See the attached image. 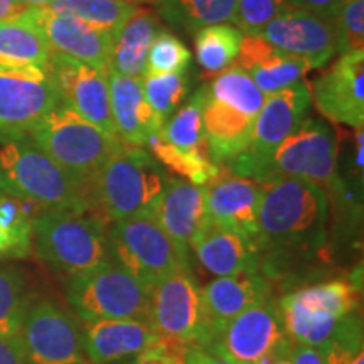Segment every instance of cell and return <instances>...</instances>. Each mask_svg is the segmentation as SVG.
I'll return each instance as SVG.
<instances>
[{
  "instance_id": "22",
  "label": "cell",
  "mask_w": 364,
  "mask_h": 364,
  "mask_svg": "<svg viewBox=\"0 0 364 364\" xmlns=\"http://www.w3.org/2000/svg\"><path fill=\"white\" fill-rule=\"evenodd\" d=\"M80 326L90 364H120L162 344L142 317L102 318Z\"/></svg>"
},
{
  "instance_id": "6",
  "label": "cell",
  "mask_w": 364,
  "mask_h": 364,
  "mask_svg": "<svg viewBox=\"0 0 364 364\" xmlns=\"http://www.w3.org/2000/svg\"><path fill=\"white\" fill-rule=\"evenodd\" d=\"M356 280L331 279L289 289L279 299L282 324L294 344L324 351L343 322L359 311Z\"/></svg>"
},
{
  "instance_id": "5",
  "label": "cell",
  "mask_w": 364,
  "mask_h": 364,
  "mask_svg": "<svg viewBox=\"0 0 364 364\" xmlns=\"http://www.w3.org/2000/svg\"><path fill=\"white\" fill-rule=\"evenodd\" d=\"M27 136L90 196L98 171L124 144L118 136L85 120L63 97Z\"/></svg>"
},
{
  "instance_id": "1",
  "label": "cell",
  "mask_w": 364,
  "mask_h": 364,
  "mask_svg": "<svg viewBox=\"0 0 364 364\" xmlns=\"http://www.w3.org/2000/svg\"><path fill=\"white\" fill-rule=\"evenodd\" d=\"M262 186L255 245L260 253V272L273 284L316 255H324L329 240V198L321 186L295 177Z\"/></svg>"
},
{
  "instance_id": "36",
  "label": "cell",
  "mask_w": 364,
  "mask_h": 364,
  "mask_svg": "<svg viewBox=\"0 0 364 364\" xmlns=\"http://www.w3.org/2000/svg\"><path fill=\"white\" fill-rule=\"evenodd\" d=\"M142 88L145 100L164 125L188 97L191 78L188 71L142 76Z\"/></svg>"
},
{
  "instance_id": "10",
  "label": "cell",
  "mask_w": 364,
  "mask_h": 364,
  "mask_svg": "<svg viewBox=\"0 0 364 364\" xmlns=\"http://www.w3.org/2000/svg\"><path fill=\"white\" fill-rule=\"evenodd\" d=\"M201 321V287L193 268L182 267L150 287L147 322L169 348L182 353L198 346Z\"/></svg>"
},
{
  "instance_id": "23",
  "label": "cell",
  "mask_w": 364,
  "mask_h": 364,
  "mask_svg": "<svg viewBox=\"0 0 364 364\" xmlns=\"http://www.w3.org/2000/svg\"><path fill=\"white\" fill-rule=\"evenodd\" d=\"M107 81L117 136L127 145L145 147L150 136L162 129V124L145 100L142 80L110 70Z\"/></svg>"
},
{
  "instance_id": "45",
  "label": "cell",
  "mask_w": 364,
  "mask_h": 364,
  "mask_svg": "<svg viewBox=\"0 0 364 364\" xmlns=\"http://www.w3.org/2000/svg\"><path fill=\"white\" fill-rule=\"evenodd\" d=\"M292 364H326V361L324 354H322V351H318V349L294 344Z\"/></svg>"
},
{
  "instance_id": "7",
  "label": "cell",
  "mask_w": 364,
  "mask_h": 364,
  "mask_svg": "<svg viewBox=\"0 0 364 364\" xmlns=\"http://www.w3.org/2000/svg\"><path fill=\"white\" fill-rule=\"evenodd\" d=\"M338 134L322 118H306L294 134L277 145L257 167L252 181L295 177L329 191L336 174Z\"/></svg>"
},
{
  "instance_id": "44",
  "label": "cell",
  "mask_w": 364,
  "mask_h": 364,
  "mask_svg": "<svg viewBox=\"0 0 364 364\" xmlns=\"http://www.w3.org/2000/svg\"><path fill=\"white\" fill-rule=\"evenodd\" d=\"M0 364H29L22 354L19 343L0 338Z\"/></svg>"
},
{
  "instance_id": "38",
  "label": "cell",
  "mask_w": 364,
  "mask_h": 364,
  "mask_svg": "<svg viewBox=\"0 0 364 364\" xmlns=\"http://www.w3.org/2000/svg\"><path fill=\"white\" fill-rule=\"evenodd\" d=\"M295 7L292 0H238L233 24L243 34H260L280 14Z\"/></svg>"
},
{
  "instance_id": "12",
  "label": "cell",
  "mask_w": 364,
  "mask_h": 364,
  "mask_svg": "<svg viewBox=\"0 0 364 364\" xmlns=\"http://www.w3.org/2000/svg\"><path fill=\"white\" fill-rule=\"evenodd\" d=\"M17 343L29 364H90L80 322L51 299L31 302Z\"/></svg>"
},
{
  "instance_id": "25",
  "label": "cell",
  "mask_w": 364,
  "mask_h": 364,
  "mask_svg": "<svg viewBox=\"0 0 364 364\" xmlns=\"http://www.w3.org/2000/svg\"><path fill=\"white\" fill-rule=\"evenodd\" d=\"M191 252L199 265L215 277L260 272V253L253 241L213 221L194 240Z\"/></svg>"
},
{
  "instance_id": "13",
  "label": "cell",
  "mask_w": 364,
  "mask_h": 364,
  "mask_svg": "<svg viewBox=\"0 0 364 364\" xmlns=\"http://www.w3.org/2000/svg\"><path fill=\"white\" fill-rule=\"evenodd\" d=\"M59 98L46 66L0 68V144L29 135Z\"/></svg>"
},
{
  "instance_id": "37",
  "label": "cell",
  "mask_w": 364,
  "mask_h": 364,
  "mask_svg": "<svg viewBox=\"0 0 364 364\" xmlns=\"http://www.w3.org/2000/svg\"><path fill=\"white\" fill-rule=\"evenodd\" d=\"M191 53L186 44L169 31H157L150 44L144 76L188 71Z\"/></svg>"
},
{
  "instance_id": "29",
  "label": "cell",
  "mask_w": 364,
  "mask_h": 364,
  "mask_svg": "<svg viewBox=\"0 0 364 364\" xmlns=\"http://www.w3.org/2000/svg\"><path fill=\"white\" fill-rule=\"evenodd\" d=\"M238 0H159V16L174 29L196 34L208 26L233 22Z\"/></svg>"
},
{
  "instance_id": "30",
  "label": "cell",
  "mask_w": 364,
  "mask_h": 364,
  "mask_svg": "<svg viewBox=\"0 0 364 364\" xmlns=\"http://www.w3.org/2000/svg\"><path fill=\"white\" fill-rule=\"evenodd\" d=\"M34 300L29 279L21 267L0 263V338L16 341Z\"/></svg>"
},
{
  "instance_id": "8",
  "label": "cell",
  "mask_w": 364,
  "mask_h": 364,
  "mask_svg": "<svg viewBox=\"0 0 364 364\" xmlns=\"http://www.w3.org/2000/svg\"><path fill=\"white\" fill-rule=\"evenodd\" d=\"M107 240L112 263L147 290L164 277L186 267L154 216L113 221L107 228Z\"/></svg>"
},
{
  "instance_id": "40",
  "label": "cell",
  "mask_w": 364,
  "mask_h": 364,
  "mask_svg": "<svg viewBox=\"0 0 364 364\" xmlns=\"http://www.w3.org/2000/svg\"><path fill=\"white\" fill-rule=\"evenodd\" d=\"M181 359H182L181 351H176V349L169 348L166 343H162L156 346V348L142 353L140 356L120 364H177Z\"/></svg>"
},
{
  "instance_id": "11",
  "label": "cell",
  "mask_w": 364,
  "mask_h": 364,
  "mask_svg": "<svg viewBox=\"0 0 364 364\" xmlns=\"http://www.w3.org/2000/svg\"><path fill=\"white\" fill-rule=\"evenodd\" d=\"M311 105L309 83L302 80L275 93L265 95L263 107L255 118L248 147L223 167L236 176L252 179L257 167L270 156L272 150L306 120Z\"/></svg>"
},
{
  "instance_id": "15",
  "label": "cell",
  "mask_w": 364,
  "mask_h": 364,
  "mask_svg": "<svg viewBox=\"0 0 364 364\" xmlns=\"http://www.w3.org/2000/svg\"><path fill=\"white\" fill-rule=\"evenodd\" d=\"M260 36L280 53L306 59L312 70L324 68L339 53L338 17L297 6L275 17Z\"/></svg>"
},
{
  "instance_id": "47",
  "label": "cell",
  "mask_w": 364,
  "mask_h": 364,
  "mask_svg": "<svg viewBox=\"0 0 364 364\" xmlns=\"http://www.w3.org/2000/svg\"><path fill=\"white\" fill-rule=\"evenodd\" d=\"M27 6L19 0H0V21L16 19L21 14H24Z\"/></svg>"
},
{
  "instance_id": "20",
  "label": "cell",
  "mask_w": 364,
  "mask_h": 364,
  "mask_svg": "<svg viewBox=\"0 0 364 364\" xmlns=\"http://www.w3.org/2000/svg\"><path fill=\"white\" fill-rule=\"evenodd\" d=\"M154 218L169 236L186 267H193L194 240L211 223L203 188L181 177L167 176L166 186L154 209Z\"/></svg>"
},
{
  "instance_id": "31",
  "label": "cell",
  "mask_w": 364,
  "mask_h": 364,
  "mask_svg": "<svg viewBox=\"0 0 364 364\" xmlns=\"http://www.w3.org/2000/svg\"><path fill=\"white\" fill-rule=\"evenodd\" d=\"M241 38L243 33L230 22L203 27L194 34L196 59L204 78L220 75L235 65Z\"/></svg>"
},
{
  "instance_id": "50",
  "label": "cell",
  "mask_w": 364,
  "mask_h": 364,
  "mask_svg": "<svg viewBox=\"0 0 364 364\" xmlns=\"http://www.w3.org/2000/svg\"><path fill=\"white\" fill-rule=\"evenodd\" d=\"M125 2H130L134 4V6H136V4H157L159 0H125Z\"/></svg>"
},
{
  "instance_id": "24",
  "label": "cell",
  "mask_w": 364,
  "mask_h": 364,
  "mask_svg": "<svg viewBox=\"0 0 364 364\" xmlns=\"http://www.w3.org/2000/svg\"><path fill=\"white\" fill-rule=\"evenodd\" d=\"M235 66L240 70L243 68V71L265 95L297 83L312 70L311 63L306 59L280 53L260 34L243 36Z\"/></svg>"
},
{
  "instance_id": "48",
  "label": "cell",
  "mask_w": 364,
  "mask_h": 364,
  "mask_svg": "<svg viewBox=\"0 0 364 364\" xmlns=\"http://www.w3.org/2000/svg\"><path fill=\"white\" fill-rule=\"evenodd\" d=\"M326 364H346V353L339 341L332 339V343L322 351Z\"/></svg>"
},
{
  "instance_id": "43",
  "label": "cell",
  "mask_w": 364,
  "mask_h": 364,
  "mask_svg": "<svg viewBox=\"0 0 364 364\" xmlns=\"http://www.w3.org/2000/svg\"><path fill=\"white\" fill-rule=\"evenodd\" d=\"M292 351L294 343L290 339H285L284 343H280L257 364H292Z\"/></svg>"
},
{
  "instance_id": "18",
  "label": "cell",
  "mask_w": 364,
  "mask_h": 364,
  "mask_svg": "<svg viewBox=\"0 0 364 364\" xmlns=\"http://www.w3.org/2000/svg\"><path fill=\"white\" fill-rule=\"evenodd\" d=\"M273 294V284L262 272H243L230 277H216L201 289V338L199 348L213 343L233 318Z\"/></svg>"
},
{
  "instance_id": "26",
  "label": "cell",
  "mask_w": 364,
  "mask_h": 364,
  "mask_svg": "<svg viewBox=\"0 0 364 364\" xmlns=\"http://www.w3.org/2000/svg\"><path fill=\"white\" fill-rule=\"evenodd\" d=\"M203 105V127L213 161L223 167L248 147L255 118L225 102L209 97L206 88Z\"/></svg>"
},
{
  "instance_id": "33",
  "label": "cell",
  "mask_w": 364,
  "mask_h": 364,
  "mask_svg": "<svg viewBox=\"0 0 364 364\" xmlns=\"http://www.w3.org/2000/svg\"><path fill=\"white\" fill-rule=\"evenodd\" d=\"M46 7L54 12L73 14L95 27L108 31L113 39L136 9L125 0H51Z\"/></svg>"
},
{
  "instance_id": "46",
  "label": "cell",
  "mask_w": 364,
  "mask_h": 364,
  "mask_svg": "<svg viewBox=\"0 0 364 364\" xmlns=\"http://www.w3.org/2000/svg\"><path fill=\"white\" fill-rule=\"evenodd\" d=\"M26 258V255L21 252L14 241L0 230V263L7 260H22Z\"/></svg>"
},
{
  "instance_id": "4",
  "label": "cell",
  "mask_w": 364,
  "mask_h": 364,
  "mask_svg": "<svg viewBox=\"0 0 364 364\" xmlns=\"http://www.w3.org/2000/svg\"><path fill=\"white\" fill-rule=\"evenodd\" d=\"M166 177L145 147L122 144L91 184L95 213L110 223L154 216Z\"/></svg>"
},
{
  "instance_id": "41",
  "label": "cell",
  "mask_w": 364,
  "mask_h": 364,
  "mask_svg": "<svg viewBox=\"0 0 364 364\" xmlns=\"http://www.w3.org/2000/svg\"><path fill=\"white\" fill-rule=\"evenodd\" d=\"M294 6L307 9V11L322 14L327 17H338L343 0H292Z\"/></svg>"
},
{
  "instance_id": "34",
  "label": "cell",
  "mask_w": 364,
  "mask_h": 364,
  "mask_svg": "<svg viewBox=\"0 0 364 364\" xmlns=\"http://www.w3.org/2000/svg\"><path fill=\"white\" fill-rule=\"evenodd\" d=\"M203 105L204 91L201 88L196 91L181 110L176 112V115H172L162 125V129L159 130L162 139L177 149L209 152L203 127Z\"/></svg>"
},
{
  "instance_id": "49",
  "label": "cell",
  "mask_w": 364,
  "mask_h": 364,
  "mask_svg": "<svg viewBox=\"0 0 364 364\" xmlns=\"http://www.w3.org/2000/svg\"><path fill=\"white\" fill-rule=\"evenodd\" d=\"M19 2H22L27 7H33V6H48L51 0H19Z\"/></svg>"
},
{
  "instance_id": "21",
  "label": "cell",
  "mask_w": 364,
  "mask_h": 364,
  "mask_svg": "<svg viewBox=\"0 0 364 364\" xmlns=\"http://www.w3.org/2000/svg\"><path fill=\"white\" fill-rule=\"evenodd\" d=\"M203 193L213 223L236 231L255 243L263 194L260 182L236 176L221 167L220 172L203 186Z\"/></svg>"
},
{
  "instance_id": "19",
  "label": "cell",
  "mask_w": 364,
  "mask_h": 364,
  "mask_svg": "<svg viewBox=\"0 0 364 364\" xmlns=\"http://www.w3.org/2000/svg\"><path fill=\"white\" fill-rule=\"evenodd\" d=\"M46 70L51 75L59 95L71 105L73 110L90 124L117 136L108 97V73L58 53H51Z\"/></svg>"
},
{
  "instance_id": "2",
  "label": "cell",
  "mask_w": 364,
  "mask_h": 364,
  "mask_svg": "<svg viewBox=\"0 0 364 364\" xmlns=\"http://www.w3.org/2000/svg\"><path fill=\"white\" fill-rule=\"evenodd\" d=\"M107 220L95 211L41 209L33 223V247L58 275H83L110 265Z\"/></svg>"
},
{
  "instance_id": "14",
  "label": "cell",
  "mask_w": 364,
  "mask_h": 364,
  "mask_svg": "<svg viewBox=\"0 0 364 364\" xmlns=\"http://www.w3.org/2000/svg\"><path fill=\"white\" fill-rule=\"evenodd\" d=\"M285 339L279 300L272 295L241 312L203 349L231 364H257Z\"/></svg>"
},
{
  "instance_id": "3",
  "label": "cell",
  "mask_w": 364,
  "mask_h": 364,
  "mask_svg": "<svg viewBox=\"0 0 364 364\" xmlns=\"http://www.w3.org/2000/svg\"><path fill=\"white\" fill-rule=\"evenodd\" d=\"M0 193L41 209L95 211L91 196L29 136L0 145Z\"/></svg>"
},
{
  "instance_id": "9",
  "label": "cell",
  "mask_w": 364,
  "mask_h": 364,
  "mask_svg": "<svg viewBox=\"0 0 364 364\" xmlns=\"http://www.w3.org/2000/svg\"><path fill=\"white\" fill-rule=\"evenodd\" d=\"M65 295L80 322L147 318L149 290L115 263L65 279Z\"/></svg>"
},
{
  "instance_id": "39",
  "label": "cell",
  "mask_w": 364,
  "mask_h": 364,
  "mask_svg": "<svg viewBox=\"0 0 364 364\" xmlns=\"http://www.w3.org/2000/svg\"><path fill=\"white\" fill-rule=\"evenodd\" d=\"M339 53L364 51V0H343L338 14Z\"/></svg>"
},
{
  "instance_id": "28",
  "label": "cell",
  "mask_w": 364,
  "mask_h": 364,
  "mask_svg": "<svg viewBox=\"0 0 364 364\" xmlns=\"http://www.w3.org/2000/svg\"><path fill=\"white\" fill-rule=\"evenodd\" d=\"M51 53L44 34L24 14L0 21V68H44Z\"/></svg>"
},
{
  "instance_id": "42",
  "label": "cell",
  "mask_w": 364,
  "mask_h": 364,
  "mask_svg": "<svg viewBox=\"0 0 364 364\" xmlns=\"http://www.w3.org/2000/svg\"><path fill=\"white\" fill-rule=\"evenodd\" d=\"M182 359H184V364H231L199 346H188L182 351Z\"/></svg>"
},
{
  "instance_id": "17",
  "label": "cell",
  "mask_w": 364,
  "mask_h": 364,
  "mask_svg": "<svg viewBox=\"0 0 364 364\" xmlns=\"http://www.w3.org/2000/svg\"><path fill=\"white\" fill-rule=\"evenodd\" d=\"M312 102L327 120L364 127V51L343 53L338 61L309 83Z\"/></svg>"
},
{
  "instance_id": "51",
  "label": "cell",
  "mask_w": 364,
  "mask_h": 364,
  "mask_svg": "<svg viewBox=\"0 0 364 364\" xmlns=\"http://www.w3.org/2000/svg\"><path fill=\"white\" fill-rule=\"evenodd\" d=\"M177 364H184V359H181V361H179V363H177Z\"/></svg>"
},
{
  "instance_id": "32",
  "label": "cell",
  "mask_w": 364,
  "mask_h": 364,
  "mask_svg": "<svg viewBox=\"0 0 364 364\" xmlns=\"http://www.w3.org/2000/svg\"><path fill=\"white\" fill-rule=\"evenodd\" d=\"M145 147L150 150V156L156 157L157 164H162L171 174L179 176L181 179L189 181L199 188L211 181L221 169L209 152L177 149L164 140L159 132L150 136Z\"/></svg>"
},
{
  "instance_id": "27",
  "label": "cell",
  "mask_w": 364,
  "mask_h": 364,
  "mask_svg": "<svg viewBox=\"0 0 364 364\" xmlns=\"http://www.w3.org/2000/svg\"><path fill=\"white\" fill-rule=\"evenodd\" d=\"M159 27V17L152 9L136 7L113 39L110 70L118 75L142 80L150 44Z\"/></svg>"
},
{
  "instance_id": "35",
  "label": "cell",
  "mask_w": 364,
  "mask_h": 364,
  "mask_svg": "<svg viewBox=\"0 0 364 364\" xmlns=\"http://www.w3.org/2000/svg\"><path fill=\"white\" fill-rule=\"evenodd\" d=\"M209 97L225 102L238 110L257 117L265 102V93L240 68L231 66L216 75L211 83L204 85Z\"/></svg>"
},
{
  "instance_id": "16",
  "label": "cell",
  "mask_w": 364,
  "mask_h": 364,
  "mask_svg": "<svg viewBox=\"0 0 364 364\" xmlns=\"http://www.w3.org/2000/svg\"><path fill=\"white\" fill-rule=\"evenodd\" d=\"M24 16L39 27L53 53L73 58L103 73L110 71L113 36L108 31L73 14L54 12L46 6L27 7Z\"/></svg>"
}]
</instances>
